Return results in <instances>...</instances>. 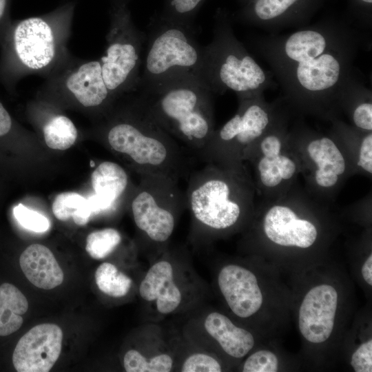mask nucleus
Masks as SVG:
<instances>
[{
	"instance_id": "obj_1",
	"label": "nucleus",
	"mask_w": 372,
	"mask_h": 372,
	"mask_svg": "<svg viewBox=\"0 0 372 372\" xmlns=\"http://www.w3.org/2000/svg\"><path fill=\"white\" fill-rule=\"evenodd\" d=\"M360 33L340 19H324L285 34L254 39L292 112L331 121L338 118L342 88L354 74Z\"/></svg>"
},
{
	"instance_id": "obj_2",
	"label": "nucleus",
	"mask_w": 372,
	"mask_h": 372,
	"mask_svg": "<svg viewBox=\"0 0 372 372\" xmlns=\"http://www.w3.org/2000/svg\"><path fill=\"white\" fill-rule=\"evenodd\" d=\"M132 95L107 125L108 145L125 156L141 176L163 174L178 181L187 180L193 155L158 125L136 92Z\"/></svg>"
},
{
	"instance_id": "obj_3",
	"label": "nucleus",
	"mask_w": 372,
	"mask_h": 372,
	"mask_svg": "<svg viewBox=\"0 0 372 372\" xmlns=\"http://www.w3.org/2000/svg\"><path fill=\"white\" fill-rule=\"evenodd\" d=\"M186 207L200 232L231 230L254 216L256 189L248 166L205 163L187 178Z\"/></svg>"
},
{
	"instance_id": "obj_4",
	"label": "nucleus",
	"mask_w": 372,
	"mask_h": 372,
	"mask_svg": "<svg viewBox=\"0 0 372 372\" xmlns=\"http://www.w3.org/2000/svg\"><path fill=\"white\" fill-rule=\"evenodd\" d=\"M135 92L158 125L196 158L215 130L214 94L207 85L190 78Z\"/></svg>"
},
{
	"instance_id": "obj_5",
	"label": "nucleus",
	"mask_w": 372,
	"mask_h": 372,
	"mask_svg": "<svg viewBox=\"0 0 372 372\" xmlns=\"http://www.w3.org/2000/svg\"><path fill=\"white\" fill-rule=\"evenodd\" d=\"M145 43L136 91L149 92L185 79L203 81L204 50L192 25L161 16L150 23Z\"/></svg>"
},
{
	"instance_id": "obj_6",
	"label": "nucleus",
	"mask_w": 372,
	"mask_h": 372,
	"mask_svg": "<svg viewBox=\"0 0 372 372\" xmlns=\"http://www.w3.org/2000/svg\"><path fill=\"white\" fill-rule=\"evenodd\" d=\"M203 50V81L214 94L231 91L241 99L276 85L272 72L261 67L235 36L224 12L217 13L212 41Z\"/></svg>"
},
{
	"instance_id": "obj_7",
	"label": "nucleus",
	"mask_w": 372,
	"mask_h": 372,
	"mask_svg": "<svg viewBox=\"0 0 372 372\" xmlns=\"http://www.w3.org/2000/svg\"><path fill=\"white\" fill-rule=\"evenodd\" d=\"M289 139L300 161L305 189L314 198L334 204L344 183L355 174L342 140L331 128L324 134L302 121L289 127Z\"/></svg>"
},
{
	"instance_id": "obj_8",
	"label": "nucleus",
	"mask_w": 372,
	"mask_h": 372,
	"mask_svg": "<svg viewBox=\"0 0 372 372\" xmlns=\"http://www.w3.org/2000/svg\"><path fill=\"white\" fill-rule=\"evenodd\" d=\"M69 14L32 17L19 21L11 33V50L20 75L48 79L76 58L68 49Z\"/></svg>"
},
{
	"instance_id": "obj_9",
	"label": "nucleus",
	"mask_w": 372,
	"mask_h": 372,
	"mask_svg": "<svg viewBox=\"0 0 372 372\" xmlns=\"http://www.w3.org/2000/svg\"><path fill=\"white\" fill-rule=\"evenodd\" d=\"M236 114L214 131L196 156L205 163L231 167L244 163L245 151L263 136L287 107L281 100L269 103L264 94L238 99Z\"/></svg>"
},
{
	"instance_id": "obj_10",
	"label": "nucleus",
	"mask_w": 372,
	"mask_h": 372,
	"mask_svg": "<svg viewBox=\"0 0 372 372\" xmlns=\"http://www.w3.org/2000/svg\"><path fill=\"white\" fill-rule=\"evenodd\" d=\"M291 114L287 107L269 130L244 152L242 161L251 168L256 195L262 200L278 199L298 183L301 168L289 139Z\"/></svg>"
},
{
	"instance_id": "obj_11",
	"label": "nucleus",
	"mask_w": 372,
	"mask_h": 372,
	"mask_svg": "<svg viewBox=\"0 0 372 372\" xmlns=\"http://www.w3.org/2000/svg\"><path fill=\"white\" fill-rule=\"evenodd\" d=\"M106 41L99 61L105 83L116 100L137 90L146 34L135 26L123 5L112 14Z\"/></svg>"
},
{
	"instance_id": "obj_12",
	"label": "nucleus",
	"mask_w": 372,
	"mask_h": 372,
	"mask_svg": "<svg viewBox=\"0 0 372 372\" xmlns=\"http://www.w3.org/2000/svg\"><path fill=\"white\" fill-rule=\"evenodd\" d=\"M131 201L134 221L146 239L164 244L171 237L178 216L186 208L179 181L163 174L141 176Z\"/></svg>"
},
{
	"instance_id": "obj_13",
	"label": "nucleus",
	"mask_w": 372,
	"mask_h": 372,
	"mask_svg": "<svg viewBox=\"0 0 372 372\" xmlns=\"http://www.w3.org/2000/svg\"><path fill=\"white\" fill-rule=\"evenodd\" d=\"M41 87L46 91L66 94L87 108L110 107L115 101L103 80L99 60L76 59L46 79Z\"/></svg>"
},
{
	"instance_id": "obj_14",
	"label": "nucleus",
	"mask_w": 372,
	"mask_h": 372,
	"mask_svg": "<svg viewBox=\"0 0 372 372\" xmlns=\"http://www.w3.org/2000/svg\"><path fill=\"white\" fill-rule=\"evenodd\" d=\"M323 0H251L238 13L240 22L274 34L289 27L301 28L309 21Z\"/></svg>"
},
{
	"instance_id": "obj_15",
	"label": "nucleus",
	"mask_w": 372,
	"mask_h": 372,
	"mask_svg": "<svg viewBox=\"0 0 372 372\" xmlns=\"http://www.w3.org/2000/svg\"><path fill=\"white\" fill-rule=\"evenodd\" d=\"M63 331L55 324L34 326L18 341L12 364L18 372H48L59 358Z\"/></svg>"
},
{
	"instance_id": "obj_16",
	"label": "nucleus",
	"mask_w": 372,
	"mask_h": 372,
	"mask_svg": "<svg viewBox=\"0 0 372 372\" xmlns=\"http://www.w3.org/2000/svg\"><path fill=\"white\" fill-rule=\"evenodd\" d=\"M338 293L327 284L311 288L304 296L299 309L298 327L302 336L312 343L325 342L335 324Z\"/></svg>"
},
{
	"instance_id": "obj_17",
	"label": "nucleus",
	"mask_w": 372,
	"mask_h": 372,
	"mask_svg": "<svg viewBox=\"0 0 372 372\" xmlns=\"http://www.w3.org/2000/svg\"><path fill=\"white\" fill-rule=\"evenodd\" d=\"M218 284L229 307L242 318L255 314L263 302L262 291L256 276L249 269L236 265L223 267Z\"/></svg>"
},
{
	"instance_id": "obj_18",
	"label": "nucleus",
	"mask_w": 372,
	"mask_h": 372,
	"mask_svg": "<svg viewBox=\"0 0 372 372\" xmlns=\"http://www.w3.org/2000/svg\"><path fill=\"white\" fill-rule=\"evenodd\" d=\"M139 293L146 301H155L158 311L162 314L175 311L180 304L182 294L174 282L171 263L161 260L154 264L140 284Z\"/></svg>"
},
{
	"instance_id": "obj_19",
	"label": "nucleus",
	"mask_w": 372,
	"mask_h": 372,
	"mask_svg": "<svg viewBox=\"0 0 372 372\" xmlns=\"http://www.w3.org/2000/svg\"><path fill=\"white\" fill-rule=\"evenodd\" d=\"M19 265L27 279L37 287L52 289L63 281V272L54 254L43 245L28 247L20 256Z\"/></svg>"
},
{
	"instance_id": "obj_20",
	"label": "nucleus",
	"mask_w": 372,
	"mask_h": 372,
	"mask_svg": "<svg viewBox=\"0 0 372 372\" xmlns=\"http://www.w3.org/2000/svg\"><path fill=\"white\" fill-rule=\"evenodd\" d=\"M91 183L94 195L88 198L92 213L112 208L125 192L128 176L119 165L105 161L92 172Z\"/></svg>"
},
{
	"instance_id": "obj_21",
	"label": "nucleus",
	"mask_w": 372,
	"mask_h": 372,
	"mask_svg": "<svg viewBox=\"0 0 372 372\" xmlns=\"http://www.w3.org/2000/svg\"><path fill=\"white\" fill-rule=\"evenodd\" d=\"M340 112L347 114L351 125L372 132V92L353 74L344 84L338 98Z\"/></svg>"
},
{
	"instance_id": "obj_22",
	"label": "nucleus",
	"mask_w": 372,
	"mask_h": 372,
	"mask_svg": "<svg viewBox=\"0 0 372 372\" xmlns=\"http://www.w3.org/2000/svg\"><path fill=\"white\" fill-rule=\"evenodd\" d=\"M207 332L231 357L241 358L254 347V339L248 331L236 326L227 316L212 312L204 322Z\"/></svg>"
},
{
	"instance_id": "obj_23",
	"label": "nucleus",
	"mask_w": 372,
	"mask_h": 372,
	"mask_svg": "<svg viewBox=\"0 0 372 372\" xmlns=\"http://www.w3.org/2000/svg\"><path fill=\"white\" fill-rule=\"evenodd\" d=\"M331 129L344 144L353 163L355 174H372V132H362L339 118L331 121Z\"/></svg>"
},
{
	"instance_id": "obj_24",
	"label": "nucleus",
	"mask_w": 372,
	"mask_h": 372,
	"mask_svg": "<svg viewBox=\"0 0 372 372\" xmlns=\"http://www.w3.org/2000/svg\"><path fill=\"white\" fill-rule=\"evenodd\" d=\"M28 302L23 293L14 285L4 282L0 285V336H7L21 327Z\"/></svg>"
},
{
	"instance_id": "obj_25",
	"label": "nucleus",
	"mask_w": 372,
	"mask_h": 372,
	"mask_svg": "<svg viewBox=\"0 0 372 372\" xmlns=\"http://www.w3.org/2000/svg\"><path fill=\"white\" fill-rule=\"evenodd\" d=\"M52 212L59 220L72 218L78 225H85L93 214L88 199L76 192L59 194L52 203Z\"/></svg>"
},
{
	"instance_id": "obj_26",
	"label": "nucleus",
	"mask_w": 372,
	"mask_h": 372,
	"mask_svg": "<svg viewBox=\"0 0 372 372\" xmlns=\"http://www.w3.org/2000/svg\"><path fill=\"white\" fill-rule=\"evenodd\" d=\"M42 130L46 145L54 149L70 148L78 136L73 122L63 114H53L46 119Z\"/></svg>"
},
{
	"instance_id": "obj_27",
	"label": "nucleus",
	"mask_w": 372,
	"mask_h": 372,
	"mask_svg": "<svg viewBox=\"0 0 372 372\" xmlns=\"http://www.w3.org/2000/svg\"><path fill=\"white\" fill-rule=\"evenodd\" d=\"M94 276L100 291L111 297L121 298L126 296L132 284L130 277L110 262L100 265Z\"/></svg>"
},
{
	"instance_id": "obj_28",
	"label": "nucleus",
	"mask_w": 372,
	"mask_h": 372,
	"mask_svg": "<svg viewBox=\"0 0 372 372\" xmlns=\"http://www.w3.org/2000/svg\"><path fill=\"white\" fill-rule=\"evenodd\" d=\"M123 366L127 372H169L172 369L173 360L165 353L148 359L138 351L131 349L124 355Z\"/></svg>"
},
{
	"instance_id": "obj_29",
	"label": "nucleus",
	"mask_w": 372,
	"mask_h": 372,
	"mask_svg": "<svg viewBox=\"0 0 372 372\" xmlns=\"http://www.w3.org/2000/svg\"><path fill=\"white\" fill-rule=\"evenodd\" d=\"M121 236L114 228H105L90 233L86 238L85 249L94 259L105 258L120 244Z\"/></svg>"
},
{
	"instance_id": "obj_30",
	"label": "nucleus",
	"mask_w": 372,
	"mask_h": 372,
	"mask_svg": "<svg viewBox=\"0 0 372 372\" xmlns=\"http://www.w3.org/2000/svg\"><path fill=\"white\" fill-rule=\"evenodd\" d=\"M203 1V0H166V12L162 16L192 25V17Z\"/></svg>"
},
{
	"instance_id": "obj_31",
	"label": "nucleus",
	"mask_w": 372,
	"mask_h": 372,
	"mask_svg": "<svg viewBox=\"0 0 372 372\" xmlns=\"http://www.w3.org/2000/svg\"><path fill=\"white\" fill-rule=\"evenodd\" d=\"M13 214L18 223L30 231L43 233L50 227V222L45 216L21 203L14 207Z\"/></svg>"
},
{
	"instance_id": "obj_32",
	"label": "nucleus",
	"mask_w": 372,
	"mask_h": 372,
	"mask_svg": "<svg viewBox=\"0 0 372 372\" xmlns=\"http://www.w3.org/2000/svg\"><path fill=\"white\" fill-rule=\"evenodd\" d=\"M278 367L276 355L271 351L260 350L251 354L245 362L243 372H275Z\"/></svg>"
},
{
	"instance_id": "obj_33",
	"label": "nucleus",
	"mask_w": 372,
	"mask_h": 372,
	"mask_svg": "<svg viewBox=\"0 0 372 372\" xmlns=\"http://www.w3.org/2000/svg\"><path fill=\"white\" fill-rule=\"evenodd\" d=\"M220 363L205 353H194L189 356L181 367L183 372H220Z\"/></svg>"
},
{
	"instance_id": "obj_34",
	"label": "nucleus",
	"mask_w": 372,
	"mask_h": 372,
	"mask_svg": "<svg viewBox=\"0 0 372 372\" xmlns=\"http://www.w3.org/2000/svg\"><path fill=\"white\" fill-rule=\"evenodd\" d=\"M351 364L356 372L372 371V340L362 343L351 356Z\"/></svg>"
},
{
	"instance_id": "obj_35",
	"label": "nucleus",
	"mask_w": 372,
	"mask_h": 372,
	"mask_svg": "<svg viewBox=\"0 0 372 372\" xmlns=\"http://www.w3.org/2000/svg\"><path fill=\"white\" fill-rule=\"evenodd\" d=\"M351 14L362 25H372V0H348Z\"/></svg>"
},
{
	"instance_id": "obj_36",
	"label": "nucleus",
	"mask_w": 372,
	"mask_h": 372,
	"mask_svg": "<svg viewBox=\"0 0 372 372\" xmlns=\"http://www.w3.org/2000/svg\"><path fill=\"white\" fill-rule=\"evenodd\" d=\"M12 125V119L9 113L0 103V136L8 134L11 130Z\"/></svg>"
},
{
	"instance_id": "obj_37",
	"label": "nucleus",
	"mask_w": 372,
	"mask_h": 372,
	"mask_svg": "<svg viewBox=\"0 0 372 372\" xmlns=\"http://www.w3.org/2000/svg\"><path fill=\"white\" fill-rule=\"evenodd\" d=\"M362 274L364 280L372 285V254H370L362 267Z\"/></svg>"
},
{
	"instance_id": "obj_38",
	"label": "nucleus",
	"mask_w": 372,
	"mask_h": 372,
	"mask_svg": "<svg viewBox=\"0 0 372 372\" xmlns=\"http://www.w3.org/2000/svg\"><path fill=\"white\" fill-rule=\"evenodd\" d=\"M7 6V0H0V21L2 20Z\"/></svg>"
},
{
	"instance_id": "obj_39",
	"label": "nucleus",
	"mask_w": 372,
	"mask_h": 372,
	"mask_svg": "<svg viewBox=\"0 0 372 372\" xmlns=\"http://www.w3.org/2000/svg\"><path fill=\"white\" fill-rule=\"evenodd\" d=\"M244 2H245V4L251 1V0H242Z\"/></svg>"
}]
</instances>
